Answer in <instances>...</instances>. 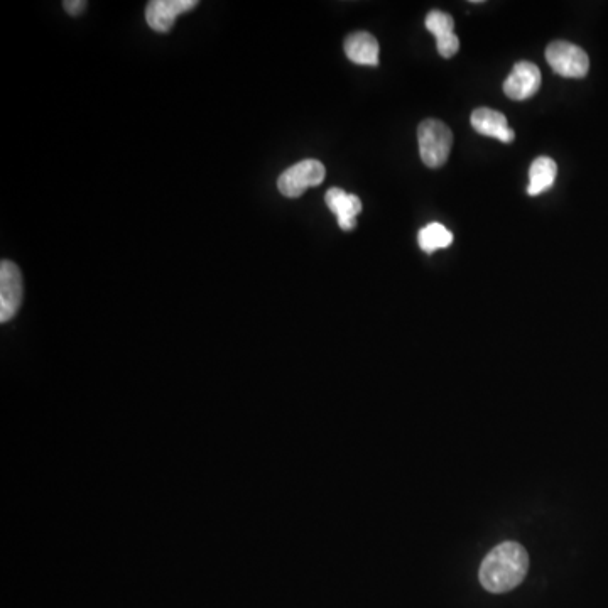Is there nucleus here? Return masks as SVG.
Here are the masks:
<instances>
[{"label": "nucleus", "mask_w": 608, "mask_h": 608, "mask_svg": "<svg viewBox=\"0 0 608 608\" xmlns=\"http://www.w3.org/2000/svg\"><path fill=\"white\" fill-rule=\"evenodd\" d=\"M546 60L556 73L565 78H585L590 70L587 53L566 41H554L546 48Z\"/></svg>", "instance_id": "obj_4"}, {"label": "nucleus", "mask_w": 608, "mask_h": 608, "mask_svg": "<svg viewBox=\"0 0 608 608\" xmlns=\"http://www.w3.org/2000/svg\"><path fill=\"white\" fill-rule=\"evenodd\" d=\"M424 26L433 34L438 43V53L443 58H453L460 49V41L455 34V21L450 14L441 11H431L426 16Z\"/></svg>", "instance_id": "obj_8"}, {"label": "nucleus", "mask_w": 608, "mask_h": 608, "mask_svg": "<svg viewBox=\"0 0 608 608\" xmlns=\"http://www.w3.org/2000/svg\"><path fill=\"white\" fill-rule=\"evenodd\" d=\"M22 303V276L11 261L0 264V321L7 323L16 316Z\"/></svg>", "instance_id": "obj_5"}, {"label": "nucleus", "mask_w": 608, "mask_h": 608, "mask_svg": "<svg viewBox=\"0 0 608 608\" xmlns=\"http://www.w3.org/2000/svg\"><path fill=\"white\" fill-rule=\"evenodd\" d=\"M541 87V71L529 61H519L512 68L511 75L505 78L504 93L511 100H527L534 97Z\"/></svg>", "instance_id": "obj_6"}, {"label": "nucleus", "mask_w": 608, "mask_h": 608, "mask_svg": "<svg viewBox=\"0 0 608 608\" xmlns=\"http://www.w3.org/2000/svg\"><path fill=\"white\" fill-rule=\"evenodd\" d=\"M198 6L196 0H152L146 7V21L156 33H168L176 17Z\"/></svg>", "instance_id": "obj_7"}, {"label": "nucleus", "mask_w": 608, "mask_h": 608, "mask_svg": "<svg viewBox=\"0 0 608 608\" xmlns=\"http://www.w3.org/2000/svg\"><path fill=\"white\" fill-rule=\"evenodd\" d=\"M325 176L326 169L323 163L318 159H304L279 176L277 188L288 198H299L308 188L320 186Z\"/></svg>", "instance_id": "obj_3"}, {"label": "nucleus", "mask_w": 608, "mask_h": 608, "mask_svg": "<svg viewBox=\"0 0 608 608\" xmlns=\"http://www.w3.org/2000/svg\"><path fill=\"white\" fill-rule=\"evenodd\" d=\"M558 176V166L548 156H541L531 164L529 169V186L527 195L538 196L544 191L551 190Z\"/></svg>", "instance_id": "obj_12"}, {"label": "nucleus", "mask_w": 608, "mask_h": 608, "mask_svg": "<svg viewBox=\"0 0 608 608\" xmlns=\"http://www.w3.org/2000/svg\"><path fill=\"white\" fill-rule=\"evenodd\" d=\"M345 55L355 65L377 66L379 65V43L370 33L360 31L347 36L345 43Z\"/></svg>", "instance_id": "obj_11"}, {"label": "nucleus", "mask_w": 608, "mask_h": 608, "mask_svg": "<svg viewBox=\"0 0 608 608\" xmlns=\"http://www.w3.org/2000/svg\"><path fill=\"white\" fill-rule=\"evenodd\" d=\"M63 7H65V11L71 14V16H78V14H82L85 11L87 2H83V0H66V2H63Z\"/></svg>", "instance_id": "obj_14"}, {"label": "nucleus", "mask_w": 608, "mask_h": 608, "mask_svg": "<svg viewBox=\"0 0 608 608\" xmlns=\"http://www.w3.org/2000/svg\"><path fill=\"white\" fill-rule=\"evenodd\" d=\"M529 570V554L514 541L495 546L480 565L478 578L490 593H507L519 587Z\"/></svg>", "instance_id": "obj_1"}, {"label": "nucleus", "mask_w": 608, "mask_h": 608, "mask_svg": "<svg viewBox=\"0 0 608 608\" xmlns=\"http://www.w3.org/2000/svg\"><path fill=\"white\" fill-rule=\"evenodd\" d=\"M451 242H453V234L441 223H429L419 230L418 244L426 254L446 249V247H450Z\"/></svg>", "instance_id": "obj_13"}, {"label": "nucleus", "mask_w": 608, "mask_h": 608, "mask_svg": "<svg viewBox=\"0 0 608 608\" xmlns=\"http://www.w3.org/2000/svg\"><path fill=\"white\" fill-rule=\"evenodd\" d=\"M473 129L482 136L495 137L504 144H511L514 141V131H512L504 114L497 110L477 109L472 114Z\"/></svg>", "instance_id": "obj_10"}, {"label": "nucleus", "mask_w": 608, "mask_h": 608, "mask_svg": "<svg viewBox=\"0 0 608 608\" xmlns=\"http://www.w3.org/2000/svg\"><path fill=\"white\" fill-rule=\"evenodd\" d=\"M419 154L428 168H441L450 158L453 134L441 120L428 119L419 124Z\"/></svg>", "instance_id": "obj_2"}, {"label": "nucleus", "mask_w": 608, "mask_h": 608, "mask_svg": "<svg viewBox=\"0 0 608 608\" xmlns=\"http://www.w3.org/2000/svg\"><path fill=\"white\" fill-rule=\"evenodd\" d=\"M326 205L338 218V225L345 232H350L357 227V217L362 212V201L359 196L350 195L342 188H332L326 191Z\"/></svg>", "instance_id": "obj_9"}]
</instances>
